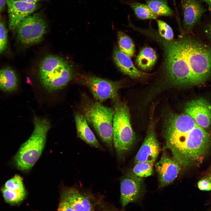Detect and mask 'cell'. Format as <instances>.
<instances>
[{"mask_svg": "<svg viewBox=\"0 0 211 211\" xmlns=\"http://www.w3.org/2000/svg\"><path fill=\"white\" fill-rule=\"evenodd\" d=\"M21 1L28 3H37V2L41 0H17Z\"/></svg>", "mask_w": 211, "mask_h": 211, "instance_id": "836d02e7", "label": "cell"}, {"mask_svg": "<svg viewBox=\"0 0 211 211\" xmlns=\"http://www.w3.org/2000/svg\"><path fill=\"white\" fill-rule=\"evenodd\" d=\"M81 113L101 140L109 148L113 145V108L104 106L94 99L84 95L80 104Z\"/></svg>", "mask_w": 211, "mask_h": 211, "instance_id": "277c9868", "label": "cell"}, {"mask_svg": "<svg viewBox=\"0 0 211 211\" xmlns=\"http://www.w3.org/2000/svg\"><path fill=\"white\" fill-rule=\"evenodd\" d=\"M204 178L208 180L211 182V173L207 175Z\"/></svg>", "mask_w": 211, "mask_h": 211, "instance_id": "e575fe53", "label": "cell"}, {"mask_svg": "<svg viewBox=\"0 0 211 211\" xmlns=\"http://www.w3.org/2000/svg\"><path fill=\"white\" fill-rule=\"evenodd\" d=\"M156 52L152 48L146 47L140 51L135 61L136 63L140 69L148 71L151 69L157 60Z\"/></svg>", "mask_w": 211, "mask_h": 211, "instance_id": "d6986e66", "label": "cell"}, {"mask_svg": "<svg viewBox=\"0 0 211 211\" xmlns=\"http://www.w3.org/2000/svg\"><path fill=\"white\" fill-rule=\"evenodd\" d=\"M34 129L29 139L20 147L14 160L21 170H29L41 156L44 148L48 131L51 125L47 119L35 116Z\"/></svg>", "mask_w": 211, "mask_h": 211, "instance_id": "5b68a950", "label": "cell"}, {"mask_svg": "<svg viewBox=\"0 0 211 211\" xmlns=\"http://www.w3.org/2000/svg\"><path fill=\"white\" fill-rule=\"evenodd\" d=\"M7 32L0 13V54L6 49L7 43Z\"/></svg>", "mask_w": 211, "mask_h": 211, "instance_id": "4316f807", "label": "cell"}, {"mask_svg": "<svg viewBox=\"0 0 211 211\" xmlns=\"http://www.w3.org/2000/svg\"><path fill=\"white\" fill-rule=\"evenodd\" d=\"M74 116L77 136L89 145L102 149L101 145L91 130L84 117L78 112H75Z\"/></svg>", "mask_w": 211, "mask_h": 211, "instance_id": "e0dca14e", "label": "cell"}, {"mask_svg": "<svg viewBox=\"0 0 211 211\" xmlns=\"http://www.w3.org/2000/svg\"><path fill=\"white\" fill-rule=\"evenodd\" d=\"M47 26L45 21L40 14H31L24 19L17 28L18 38L25 45L37 44L46 33Z\"/></svg>", "mask_w": 211, "mask_h": 211, "instance_id": "ba28073f", "label": "cell"}, {"mask_svg": "<svg viewBox=\"0 0 211 211\" xmlns=\"http://www.w3.org/2000/svg\"><path fill=\"white\" fill-rule=\"evenodd\" d=\"M160 186L163 188L171 183L176 178L181 167L173 159L164 153L160 159L155 164Z\"/></svg>", "mask_w": 211, "mask_h": 211, "instance_id": "4fadbf2b", "label": "cell"}, {"mask_svg": "<svg viewBox=\"0 0 211 211\" xmlns=\"http://www.w3.org/2000/svg\"><path fill=\"white\" fill-rule=\"evenodd\" d=\"M166 146L173 159L181 168L200 164L211 146V136L197 124L190 131L165 139Z\"/></svg>", "mask_w": 211, "mask_h": 211, "instance_id": "7a4b0ae2", "label": "cell"}, {"mask_svg": "<svg viewBox=\"0 0 211 211\" xmlns=\"http://www.w3.org/2000/svg\"><path fill=\"white\" fill-rule=\"evenodd\" d=\"M112 101L114 110L113 145L118 156L122 157L133 146L135 136L130 123L129 109L126 103L120 99Z\"/></svg>", "mask_w": 211, "mask_h": 211, "instance_id": "8992f818", "label": "cell"}, {"mask_svg": "<svg viewBox=\"0 0 211 211\" xmlns=\"http://www.w3.org/2000/svg\"><path fill=\"white\" fill-rule=\"evenodd\" d=\"M144 192L142 178L133 173H127L120 182V202L122 205L125 207L130 203L142 202Z\"/></svg>", "mask_w": 211, "mask_h": 211, "instance_id": "9c48e42d", "label": "cell"}, {"mask_svg": "<svg viewBox=\"0 0 211 211\" xmlns=\"http://www.w3.org/2000/svg\"><path fill=\"white\" fill-rule=\"evenodd\" d=\"M18 86V80L15 72L10 68L0 69V89L6 93L15 91Z\"/></svg>", "mask_w": 211, "mask_h": 211, "instance_id": "ac0fdd59", "label": "cell"}, {"mask_svg": "<svg viewBox=\"0 0 211 211\" xmlns=\"http://www.w3.org/2000/svg\"><path fill=\"white\" fill-rule=\"evenodd\" d=\"M200 190L209 191L211 190V182L208 180L204 178L199 181L198 183Z\"/></svg>", "mask_w": 211, "mask_h": 211, "instance_id": "83f0119b", "label": "cell"}, {"mask_svg": "<svg viewBox=\"0 0 211 211\" xmlns=\"http://www.w3.org/2000/svg\"><path fill=\"white\" fill-rule=\"evenodd\" d=\"M117 35L119 50L130 58L132 57L135 52V46L132 40L122 32L119 31Z\"/></svg>", "mask_w": 211, "mask_h": 211, "instance_id": "44dd1931", "label": "cell"}, {"mask_svg": "<svg viewBox=\"0 0 211 211\" xmlns=\"http://www.w3.org/2000/svg\"><path fill=\"white\" fill-rule=\"evenodd\" d=\"M6 4V0H0V13L4 9Z\"/></svg>", "mask_w": 211, "mask_h": 211, "instance_id": "4dcf8cb0", "label": "cell"}, {"mask_svg": "<svg viewBox=\"0 0 211 211\" xmlns=\"http://www.w3.org/2000/svg\"><path fill=\"white\" fill-rule=\"evenodd\" d=\"M9 17V26L11 31L16 30L25 18L38 8L37 3H28L17 0H6Z\"/></svg>", "mask_w": 211, "mask_h": 211, "instance_id": "7c38bea8", "label": "cell"}, {"mask_svg": "<svg viewBox=\"0 0 211 211\" xmlns=\"http://www.w3.org/2000/svg\"><path fill=\"white\" fill-rule=\"evenodd\" d=\"M4 187L9 190L20 192H26L24 188L22 178L16 175L8 180L5 183Z\"/></svg>", "mask_w": 211, "mask_h": 211, "instance_id": "d4e9b609", "label": "cell"}, {"mask_svg": "<svg viewBox=\"0 0 211 211\" xmlns=\"http://www.w3.org/2000/svg\"><path fill=\"white\" fill-rule=\"evenodd\" d=\"M145 35L159 45L163 55L157 73L158 83L166 87H184L204 82L211 75V47L183 32L167 40L150 28Z\"/></svg>", "mask_w": 211, "mask_h": 211, "instance_id": "6da1fadb", "label": "cell"}, {"mask_svg": "<svg viewBox=\"0 0 211 211\" xmlns=\"http://www.w3.org/2000/svg\"><path fill=\"white\" fill-rule=\"evenodd\" d=\"M206 30L207 36L211 42V23L208 26Z\"/></svg>", "mask_w": 211, "mask_h": 211, "instance_id": "1f68e13d", "label": "cell"}, {"mask_svg": "<svg viewBox=\"0 0 211 211\" xmlns=\"http://www.w3.org/2000/svg\"><path fill=\"white\" fill-rule=\"evenodd\" d=\"M207 6L208 10L211 12V0H202Z\"/></svg>", "mask_w": 211, "mask_h": 211, "instance_id": "d6a6232c", "label": "cell"}, {"mask_svg": "<svg viewBox=\"0 0 211 211\" xmlns=\"http://www.w3.org/2000/svg\"><path fill=\"white\" fill-rule=\"evenodd\" d=\"M128 4L139 18L155 19L158 17L152 12L146 4L134 2L129 3Z\"/></svg>", "mask_w": 211, "mask_h": 211, "instance_id": "7402d4cb", "label": "cell"}, {"mask_svg": "<svg viewBox=\"0 0 211 211\" xmlns=\"http://www.w3.org/2000/svg\"><path fill=\"white\" fill-rule=\"evenodd\" d=\"M153 164L147 162L137 163L132 169V173L142 178L149 176L153 173Z\"/></svg>", "mask_w": 211, "mask_h": 211, "instance_id": "603a6c76", "label": "cell"}, {"mask_svg": "<svg viewBox=\"0 0 211 211\" xmlns=\"http://www.w3.org/2000/svg\"><path fill=\"white\" fill-rule=\"evenodd\" d=\"M157 22L158 33L159 35L166 40H172L173 34L171 27L166 23L161 20H158Z\"/></svg>", "mask_w": 211, "mask_h": 211, "instance_id": "484cf974", "label": "cell"}, {"mask_svg": "<svg viewBox=\"0 0 211 211\" xmlns=\"http://www.w3.org/2000/svg\"><path fill=\"white\" fill-rule=\"evenodd\" d=\"M184 110L200 127L206 128L211 125V105L205 99L200 98L190 101Z\"/></svg>", "mask_w": 211, "mask_h": 211, "instance_id": "8fae6325", "label": "cell"}, {"mask_svg": "<svg viewBox=\"0 0 211 211\" xmlns=\"http://www.w3.org/2000/svg\"><path fill=\"white\" fill-rule=\"evenodd\" d=\"M3 196L7 202L11 204L18 203L24 198L26 192H22L8 190L4 187L2 189Z\"/></svg>", "mask_w": 211, "mask_h": 211, "instance_id": "cb8c5ba5", "label": "cell"}, {"mask_svg": "<svg viewBox=\"0 0 211 211\" xmlns=\"http://www.w3.org/2000/svg\"><path fill=\"white\" fill-rule=\"evenodd\" d=\"M61 197L75 211H95L89 199L76 189H65L62 193Z\"/></svg>", "mask_w": 211, "mask_h": 211, "instance_id": "2e32d148", "label": "cell"}, {"mask_svg": "<svg viewBox=\"0 0 211 211\" xmlns=\"http://www.w3.org/2000/svg\"><path fill=\"white\" fill-rule=\"evenodd\" d=\"M150 118L147 133L135 159L136 163L147 162L154 164L158 155L159 146L155 131V123Z\"/></svg>", "mask_w": 211, "mask_h": 211, "instance_id": "30bf717a", "label": "cell"}, {"mask_svg": "<svg viewBox=\"0 0 211 211\" xmlns=\"http://www.w3.org/2000/svg\"><path fill=\"white\" fill-rule=\"evenodd\" d=\"M76 80L78 83L88 88L94 99L100 102L107 99H120L119 91L124 84L122 80L113 81L88 74L80 75Z\"/></svg>", "mask_w": 211, "mask_h": 211, "instance_id": "52a82bcc", "label": "cell"}, {"mask_svg": "<svg viewBox=\"0 0 211 211\" xmlns=\"http://www.w3.org/2000/svg\"><path fill=\"white\" fill-rule=\"evenodd\" d=\"M183 16V27L190 31L200 20L205 9L198 0H181Z\"/></svg>", "mask_w": 211, "mask_h": 211, "instance_id": "5bb4252c", "label": "cell"}, {"mask_svg": "<svg viewBox=\"0 0 211 211\" xmlns=\"http://www.w3.org/2000/svg\"><path fill=\"white\" fill-rule=\"evenodd\" d=\"M104 211H123L112 206L107 207L104 208Z\"/></svg>", "mask_w": 211, "mask_h": 211, "instance_id": "f546056e", "label": "cell"}, {"mask_svg": "<svg viewBox=\"0 0 211 211\" xmlns=\"http://www.w3.org/2000/svg\"><path fill=\"white\" fill-rule=\"evenodd\" d=\"M210 170L211 171V167H210Z\"/></svg>", "mask_w": 211, "mask_h": 211, "instance_id": "d590c367", "label": "cell"}, {"mask_svg": "<svg viewBox=\"0 0 211 211\" xmlns=\"http://www.w3.org/2000/svg\"><path fill=\"white\" fill-rule=\"evenodd\" d=\"M146 4L158 16H171L173 14L166 0H147Z\"/></svg>", "mask_w": 211, "mask_h": 211, "instance_id": "ffe728a7", "label": "cell"}, {"mask_svg": "<svg viewBox=\"0 0 211 211\" xmlns=\"http://www.w3.org/2000/svg\"><path fill=\"white\" fill-rule=\"evenodd\" d=\"M40 84L49 92L63 89L73 79L74 71L71 64L64 59L50 55L41 61L38 70Z\"/></svg>", "mask_w": 211, "mask_h": 211, "instance_id": "3957f363", "label": "cell"}, {"mask_svg": "<svg viewBox=\"0 0 211 211\" xmlns=\"http://www.w3.org/2000/svg\"><path fill=\"white\" fill-rule=\"evenodd\" d=\"M113 58L119 70L132 79H141L150 75V74L143 72L136 68L130 58L121 52L118 47H114Z\"/></svg>", "mask_w": 211, "mask_h": 211, "instance_id": "9a60e30c", "label": "cell"}, {"mask_svg": "<svg viewBox=\"0 0 211 211\" xmlns=\"http://www.w3.org/2000/svg\"><path fill=\"white\" fill-rule=\"evenodd\" d=\"M57 211H75L66 201L62 199L60 202Z\"/></svg>", "mask_w": 211, "mask_h": 211, "instance_id": "f1b7e54d", "label": "cell"}]
</instances>
